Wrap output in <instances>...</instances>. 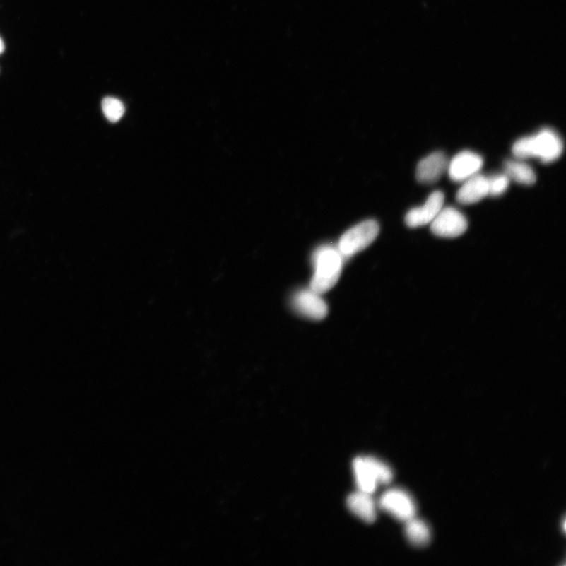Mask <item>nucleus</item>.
Instances as JSON below:
<instances>
[{"instance_id":"f8f14e48","label":"nucleus","mask_w":566,"mask_h":566,"mask_svg":"<svg viewBox=\"0 0 566 566\" xmlns=\"http://www.w3.org/2000/svg\"><path fill=\"white\" fill-rule=\"evenodd\" d=\"M347 507L363 521L372 523L377 519V505L370 494L358 490L348 496Z\"/></svg>"},{"instance_id":"20e7f679","label":"nucleus","mask_w":566,"mask_h":566,"mask_svg":"<svg viewBox=\"0 0 566 566\" xmlns=\"http://www.w3.org/2000/svg\"><path fill=\"white\" fill-rule=\"evenodd\" d=\"M379 223L374 220L363 221L347 230L341 236L338 250L343 257H350L372 244L379 234Z\"/></svg>"},{"instance_id":"4468645a","label":"nucleus","mask_w":566,"mask_h":566,"mask_svg":"<svg viewBox=\"0 0 566 566\" xmlns=\"http://www.w3.org/2000/svg\"><path fill=\"white\" fill-rule=\"evenodd\" d=\"M405 535L408 541L415 546L423 547L431 539V531L425 522L415 518L406 521Z\"/></svg>"},{"instance_id":"1a4fd4ad","label":"nucleus","mask_w":566,"mask_h":566,"mask_svg":"<svg viewBox=\"0 0 566 566\" xmlns=\"http://www.w3.org/2000/svg\"><path fill=\"white\" fill-rule=\"evenodd\" d=\"M292 305L297 313L313 320L324 319L328 314L323 298L311 289L298 291L292 299Z\"/></svg>"},{"instance_id":"9d476101","label":"nucleus","mask_w":566,"mask_h":566,"mask_svg":"<svg viewBox=\"0 0 566 566\" xmlns=\"http://www.w3.org/2000/svg\"><path fill=\"white\" fill-rule=\"evenodd\" d=\"M449 160L442 151L430 153L419 162L416 178L425 184H435L448 171Z\"/></svg>"},{"instance_id":"f3484780","label":"nucleus","mask_w":566,"mask_h":566,"mask_svg":"<svg viewBox=\"0 0 566 566\" xmlns=\"http://www.w3.org/2000/svg\"><path fill=\"white\" fill-rule=\"evenodd\" d=\"M5 50V45L4 41L0 38V54H2Z\"/></svg>"},{"instance_id":"2eb2a0df","label":"nucleus","mask_w":566,"mask_h":566,"mask_svg":"<svg viewBox=\"0 0 566 566\" xmlns=\"http://www.w3.org/2000/svg\"><path fill=\"white\" fill-rule=\"evenodd\" d=\"M102 108L105 117L112 123L120 121L125 112L122 102L114 97L105 98L102 102Z\"/></svg>"},{"instance_id":"6e6552de","label":"nucleus","mask_w":566,"mask_h":566,"mask_svg":"<svg viewBox=\"0 0 566 566\" xmlns=\"http://www.w3.org/2000/svg\"><path fill=\"white\" fill-rule=\"evenodd\" d=\"M444 204V194L437 191L432 192L425 204L411 208L405 216V223L408 227L416 228L430 225Z\"/></svg>"},{"instance_id":"f03ea898","label":"nucleus","mask_w":566,"mask_h":566,"mask_svg":"<svg viewBox=\"0 0 566 566\" xmlns=\"http://www.w3.org/2000/svg\"><path fill=\"white\" fill-rule=\"evenodd\" d=\"M313 264L314 273L311 281V290L322 295L338 282L343 257L338 249L323 247L314 252Z\"/></svg>"},{"instance_id":"f257e3e1","label":"nucleus","mask_w":566,"mask_h":566,"mask_svg":"<svg viewBox=\"0 0 566 566\" xmlns=\"http://www.w3.org/2000/svg\"><path fill=\"white\" fill-rule=\"evenodd\" d=\"M564 143L553 129L544 128L537 134L520 138L512 146L516 158L526 160L537 158L544 164L555 162L562 155Z\"/></svg>"},{"instance_id":"7ed1b4c3","label":"nucleus","mask_w":566,"mask_h":566,"mask_svg":"<svg viewBox=\"0 0 566 566\" xmlns=\"http://www.w3.org/2000/svg\"><path fill=\"white\" fill-rule=\"evenodd\" d=\"M353 468L358 491L372 495L380 485H388L394 478L392 469L374 457L354 459Z\"/></svg>"},{"instance_id":"39448f33","label":"nucleus","mask_w":566,"mask_h":566,"mask_svg":"<svg viewBox=\"0 0 566 566\" xmlns=\"http://www.w3.org/2000/svg\"><path fill=\"white\" fill-rule=\"evenodd\" d=\"M379 507L396 519L403 522L415 518L417 512L413 498L401 488H391L384 493L379 500Z\"/></svg>"},{"instance_id":"423d86ee","label":"nucleus","mask_w":566,"mask_h":566,"mask_svg":"<svg viewBox=\"0 0 566 566\" xmlns=\"http://www.w3.org/2000/svg\"><path fill=\"white\" fill-rule=\"evenodd\" d=\"M433 235L454 239L464 235L468 228V221L463 213L454 207H443L430 223Z\"/></svg>"},{"instance_id":"9b49d317","label":"nucleus","mask_w":566,"mask_h":566,"mask_svg":"<svg viewBox=\"0 0 566 566\" xmlns=\"http://www.w3.org/2000/svg\"><path fill=\"white\" fill-rule=\"evenodd\" d=\"M488 196V177L480 173L464 182L456 194V200L460 204H478Z\"/></svg>"},{"instance_id":"0eeeda50","label":"nucleus","mask_w":566,"mask_h":566,"mask_svg":"<svg viewBox=\"0 0 566 566\" xmlns=\"http://www.w3.org/2000/svg\"><path fill=\"white\" fill-rule=\"evenodd\" d=\"M483 165L484 159L478 153L464 151L449 160L447 172L452 181L464 183L478 174Z\"/></svg>"},{"instance_id":"ddd939ff","label":"nucleus","mask_w":566,"mask_h":566,"mask_svg":"<svg viewBox=\"0 0 566 566\" xmlns=\"http://www.w3.org/2000/svg\"><path fill=\"white\" fill-rule=\"evenodd\" d=\"M525 160L516 158L507 160L505 163V173L511 180L521 185L531 186L536 182V175L533 167L524 162Z\"/></svg>"},{"instance_id":"dca6fc26","label":"nucleus","mask_w":566,"mask_h":566,"mask_svg":"<svg viewBox=\"0 0 566 566\" xmlns=\"http://www.w3.org/2000/svg\"><path fill=\"white\" fill-rule=\"evenodd\" d=\"M488 183L489 196L499 197L508 190L511 179L506 173H500L488 177Z\"/></svg>"}]
</instances>
